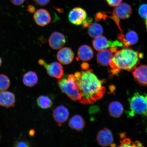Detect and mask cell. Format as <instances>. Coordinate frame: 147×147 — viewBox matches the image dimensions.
<instances>
[{
	"mask_svg": "<svg viewBox=\"0 0 147 147\" xmlns=\"http://www.w3.org/2000/svg\"><path fill=\"white\" fill-rule=\"evenodd\" d=\"M76 83L82 95L79 101L82 104L94 103L102 98L106 89L102 86L104 81L97 78L92 69L75 73Z\"/></svg>",
	"mask_w": 147,
	"mask_h": 147,
	"instance_id": "1",
	"label": "cell"
},
{
	"mask_svg": "<svg viewBox=\"0 0 147 147\" xmlns=\"http://www.w3.org/2000/svg\"><path fill=\"white\" fill-rule=\"evenodd\" d=\"M142 55L137 51L127 47L117 50L109 62V65L112 69L111 73L115 75L121 70L133 71L139 63Z\"/></svg>",
	"mask_w": 147,
	"mask_h": 147,
	"instance_id": "2",
	"label": "cell"
},
{
	"mask_svg": "<svg viewBox=\"0 0 147 147\" xmlns=\"http://www.w3.org/2000/svg\"><path fill=\"white\" fill-rule=\"evenodd\" d=\"M130 109L128 114L133 117L136 114L147 116V95L136 92L129 100Z\"/></svg>",
	"mask_w": 147,
	"mask_h": 147,
	"instance_id": "3",
	"label": "cell"
},
{
	"mask_svg": "<svg viewBox=\"0 0 147 147\" xmlns=\"http://www.w3.org/2000/svg\"><path fill=\"white\" fill-rule=\"evenodd\" d=\"M75 75H69L67 78H62L58 82L59 86L62 92L73 101L79 100L82 95L75 82Z\"/></svg>",
	"mask_w": 147,
	"mask_h": 147,
	"instance_id": "4",
	"label": "cell"
},
{
	"mask_svg": "<svg viewBox=\"0 0 147 147\" xmlns=\"http://www.w3.org/2000/svg\"><path fill=\"white\" fill-rule=\"evenodd\" d=\"M132 8L130 5L126 3H121L115 7L111 16L107 17L113 20L122 33L123 31L119 25V20L127 19L132 14Z\"/></svg>",
	"mask_w": 147,
	"mask_h": 147,
	"instance_id": "5",
	"label": "cell"
},
{
	"mask_svg": "<svg viewBox=\"0 0 147 147\" xmlns=\"http://www.w3.org/2000/svg\"><path fill=\"white\" fill-rule=\"evenodd\" d=\"M38 63L45 68L49 76L58 79L62 78L63 76V67L58 62H54L48 64L45 60L40 59L38 61Z\"/></svg>",
	"mask_w": 147,
	"mask_h": 147,
	"instance_id": "6",
	"label": "cell"
},
{
	"mask_svg": "<svg viewBox=\"0 0 147 147\" xmlns=\"http://www.w3.org/2000/svg\"><path fill=\"white\" fill-rule=\"evenodd\" d=\"M92 44L95 50L98 51L107 49L113 46L117 47H124L123 45L120 41L117 40L113 41L109 40L105 37L102 36L95 38L93 40Z\"/></svg>",
	"mask_w": 147,
	"mask_h": 147,
	"instance_id": "7",
	"label": "cell"
},
{
	"mask_svg": "<svg viewBox=\"0 0 147 147\" xmlns=\"http://www.w3.org/2000/svg\"><path fill=\"white\" fill-rule=\"evenodd\" d=\"M96 140L98 144L103 147L115 146L114 138L111 130L108 128L101 130L97 133Z\"/></svg>",
	"mask_w": 147,
	"mask_h": 147,
	"instance_id": "8",
	"label": "cell"
},
{
	"mask_svg": "<svg viewBox=\"0 0 147 147\" xmlns=\"http://www.w3.org/2000/svg\"><path fill=\"white\" fill-rule=\"evenodd\" d=\"M87 13L84 9L76 7L70 11L68 15L69 21L74 25H80L87 18Z\"/></svg>",
	"mask_w": 147,
	"mask_h": 147,
	"instance_id": "9",
	"label": "cell"
},
{
	"mask_svg": "<svg viewBox=\"0 0 147 147\" xmlns=\"http://www.w3.org/2000/svg\"><path fill=\"white\" fill-rule=\"evenodd\" d=\"M117 47H111L109 49H106L100 51L96 56V60L98 63L102 66L109 65V62L115 53L117 51Z\"/></svg>",
	"mask_w": 147,
	"mask_h": 147,
	"instance_id": "10",
	"label": "cell"
},
{
	"mask_svg": "<svg viewBox=\"0 0 147 147\" xmlns=\"http://www.w3.org/2000/svg\"><path fill=\"white\" fill-rule=\"evenodd\" d=\"M134 80L140 85L147 87V65L136 67L132 72Z\"/></svg>",
	"mask_w": 147,
	"mask_h": 147,
	"instance_id": "11",
	"label": "cell"
},
{
	"mask_svg": "<svg viewBox=\"0 0 147 147\" xmlns=\"http://www.w3.org/2000/svg\"><path fill=\"white\" fill-rule=\"evenodd\" d=\"M66 41L65 36L62 33L58 32H53L49 39V46L55 50L61 49L65 45Z\"/></svg>",
	"mask_w": 147,
	"mask_h": 147,
	"instance_id": "12",
	"label": "cell"
},
{
	"mask_svg": "<svg viewBox=\"0 0 147 147\" xmlns=\"http://www.w3.org/2000/svg\"><path fill=\"white\" fill-rule=\"evenodd\" d=\"M34 18L37 25L44 27L49 24L51 20L50 13L45 9H38L34 13Z\"/></svg>",
	"mask_w": 147,
	"mask_h": 147,
	"instance_id": "13",
	"label": "cell"
},
{
	"mask_svg": "<svg viewBox=\"0 0 147 147\" xmlns=\"http://www.w3.org/2000/svg\"><path fill=\"white\" fill-rule=\"evenodd\" d=\"M117 38L119 41L125 47L135 45L138 41L137 34L133 30L129 31L125 35H124L123 33H121L119 34Z\"/></svg>",
	"mask_w": 147,
	"mask_h": 147,
	"instance_id": "14",
	"label": "cell"
},
{
	"mask_svg": "<svg viewBox=\"0 0 147 147\" xmlns=\"http://www.w3.org/2000/svg\"><path fill=\"white\" fill-rule=\"evenodd\" d=\"M74 54L69 48L65 47L58 51L57 59L60 63L65 65L71 63L74 58Z\"/></svg>",
	"mask_w": 147,
	"mask_h": 147,
	"instance_id": "15",
	"label": "cell"
},
{
	"mask_svg": "<svg viewBox=\"0 0 147 147\" xmlns=\"http://www.w3.org/2000/svg\"><path fill=\"white\" fill-rule=\"evenodd\" d=\"M69 116L68 110L63 106H58L53 111V117L59 125L65 122L68 119Z\"/></svg>",
	"mask_w": 147,
	"mask_h": 147,
	"instance_id": "16",
	"label": "cell"
},
{
	"mask_svg": "<svg viewBox=\"0 0 147 147\" xmlns=\"http://www.w3.org/2000/svg\"><path fill=\"white\" fill-rule=\"evenodd\" d=\"M16 97L14 93L7 91L0 92V106L7 108L14 106Z\"/></svg>",
	"mask_w": 147,
	"mask_h": 147,
	"instance_id": "17",
	"label": "cell"
},
{
	"mask_svg": "<svg viewBox=\"0 0 147 147\" xmlns=\"http://www.w3.org/2000/svg\"><path fill=\"white\" fill-rule=\"evenodd\" d=\"M78 56L79 59L83 61H88L93 58V51L89 46L83 45L78 49Z\"/></svg>",
	"mask_w": 147,
	"mask_h": 147,
	"instance_id": "18",
	"label": "cell"
},
{
	"mask_svg": "<svg viewBox=\"0 0 147 147\" xmlns=\"http://www.w3.org/2000/svg\"><path fill=\"white\" fill-rule=\"evenodd\" d=\"M123 106L120 102L114 101L111 102L108 106V111L111 117L119 118L123 112Z\"/></svg>",
	"mask_w": 147,
	"mask_h": 147,
	"instance_id": "19",
	"label": "cell"
},
{
	"mask_svg": "<svg viewBox=\"0 0 147 147\" xmlns=\"http://www.w3.org/2000/svg\"><path fill=\"white\" fill-rule=\"evenodd\" d=\"M69 125L72 129L80 131L85 127V121L81 116L75 115L69 119Z\"/></svg>",
	"mask_w": 147,
	"mask_h": 147,
	"instance_id": "20",
	"label": "cell"
},
{
	"mask_svg": "<svg viewBox=\"0 0 147 147\" xmlns=\"http://www.w3.org/2000/svg\"><path fill=\"white\" fill-rule=\"evenodd\" d=\"M38 77L36 72L29 71L24 75L23 82L27 87H31L35 85L38 82Z\"/></svg>",
	"mask_w": 147,
	"mask_h": 147,
	"instance_id": "21",
	"label": "cell"
},
{
	"mask_svg": "<svg viewBox=\"0 0 147 147\" xmlns=\"http://www.w3.org/2000/svg\"><path fill=\"white\" fill-rule=\"evenodd\" d=\"M88 27V34L92 38H95L102 36L103 33V29L102 25L97 22L92 23Z\"/></svg>",
	"mask_w": 147,
	"mask_h": 147,
	"instance_id": "22",
	"label": "cell"
},
{
	"mask_svg": "<svg viewBox=\"0 0 147 147\" xmlns=\"http://www.w3.org/2000/svg\"><path fill=\"white\" fill-rule=\"evenodd\" d=\"M37 104L40 108L43 109H47L51 107L53 105L52 100L49 96L41 95L37 99Z\"/></svg>",
	"mask_w": 147,
	"mask_h": 147,
	"instance_id": "23",
	"label": "cell"
},
{
	"mask_svg": "<svg viewBox=\"0 0 147 147\" xmlns=\"http://www.w3.org/2000/svg\"><path fill=\"white\" fill-rule=\"evenodd\" d=\"M10 84V79L8 76L4 74H0V92L6 90Z\"/></svg>",
	"mask_w": 147,
	"mask_h": 147,
	"instance_id": "24",
	"label": "cell"
},
{
	"mask_svg": "<svg viewBox=\"0 0 147 147\" xmlns=\"http://www.w3.org/2000/svg\"><path fill=\"white\" fill-rule=\"evenodd\" d=\"M120 147H136L137 146L136 142H134L130 138L123 139L120 142Z\"/></svg>",
	"mask_w": 147,
	"mask_h": 147,
	"instance_id": "25",
	"label": "cell"
},
{
	"mask_svg": "<svg viewBox=\"0 0 147 147\" xmlns=\"http://www.w3.org/2000/svg\"><path fill=\"white\" fill-rule=\"evenodd\" d=\"M138 12L141 17L146 19L147 18V4L141 5L139 7Z\"/></svg>",
	"mask_w": 147,
	"mask_h": 147,
	"instance_id": "26",
	"label": "cell"
},
{
	"mask_svg": "<svg viewBox=\"0 0 147 147\" xmlns=\"http://www.w3.org/2000/svg\"><path fill=\"white\" fill-rule=\"evenodd\" d=\"M107 18V17L106 12H99L97 13L95 15V21L96 22H97L100 21L101 20L106 19Z\"/></svg>",
	"mask_w": 147,
	"mask_h": 147,
	"instance_id": "27",
	"label": "cell"
},
{
	"mask_svg": "<svg viewBox=\"0 0 147 147\" xmlns=\"http://www.w3.org/2000/svg\"><path fill=\"white\" fill-rule=\"evenodd\" d=\"M108 5L112 7H116L122 2V0H106Z\"/></svg>",
	"mask_w": 147,
	"mask_h": 147,
	"instance_id": "28",
	"label": "cell"
},
{
	"mask_svg": "<svg viewBox=\"0 0 147 147\" xmlns=\"http://www.w3.org/2000/svg\"><path fill=\"white\" fill-rule=\"evenodd\" d=\"M14 146L29 147L30 146V144H29V143L26 141H18L15 143Z\"/></svg>",
	"mask_w": 147,
	"mask_h": 147,
	"instance_id": "29",
	"label": "cell"
},
{
	"mask_svg": "<svg viewBox=\"0 0 147 147\" xmlns=\"http://www.w3.org/2000/svg\"><path fill=\"white\" fill-rule=\"evenodd\" d=\"M35 3L40 6H45L50 2L51 0H34Z\"/></svg>",
	"mask_w": 147,
	"mask_h": 147,
	"instance_id": "30",
	"label": "cell"
},
{
	"mask_svg": "<svg viewBox=\"0 0 147 147\" xmlns=\"http://www.w3.org/2000/svg\"><path fill=\"white\" fill-rule=\"evenodd\" d=\"M92 20L93 19L91 18H88L86 19L82 24L83 28H85L89 27L92 24Z\"/></svg>",
	"mask_w": 147,
	"mask_h": 147,
	"instance_id": "31",
	"label": "cell"
},
{
	"mask_svg": "<svg viewBox=\"0 0 147 147\" xmlns=\"http://www.w3.org/2000/svg\"><path fill=\"white\" fill-rule=\"evenodd\" d=\"M28 11L31 14L34 13L36 11L35 6L32 5H29L27 7Z\"/></svg>",
	"mask_w": 147,
	"mask_h": 147,
	"instance_id": "32",
	"label": "cell"
},
{
	"mask_svg": "<svg viewBox=\"0 0 147 147\" xmlns=\"http://www.w3.org/2000/svg\"><path fill=\"white\" fill-rule=\"evenodd\" d=\"M11 3L16 5H20L23 4L25 0H10Z\"/></svg>",
	"mask_w": 147,
	"mask_h": 147,
	"instance_id": "33",
	"label": "cell"
},
{
	"mask_svg": "<svg viewBox=\"0 0 147 147\" xmlns=\"http://www.w3.org/2000/svg\"><path fill=\"white\" fill-rule=\"evenodd\" d=\"M98 110L99 108L98 107L93 106L90 108L89 112L90 114L95 113L98 111Z\"/></svg>",
	"mask_w": 147,
	"mask_h": 147,
	"instance_id": "34",
	"label": "cell"
},
{
	"mask_svg": "<svg viewBox=\"0 0 147 147\" xmlns=\"http://www.w3.org/2000/svg\"><path fill=\"white\" fill-rule=\"evenodd\" d=\"M81 67L82 69L84 70H87L89 69L90 65L89 64L86 62H84L81 64Z\"/></svg>",
	"mask_w": 147,
	"mask_h": 147,
	"instance_id": "35",
	"label": "cell"
},
{
	"mask_svg": "<svg viewBox=\"0 0 147 147\" xmlns=\"http://www.w3.org/2000/svg\"><path fill=\"white\" fill-rule=\"evenodd\" d=\"M145 23H146V26L147 29V18L146 19V21H145Z\"/></svg>",
	"mask_w": 147,
	"mask_h": 147,
	"instance_id": "36",
	"label": "cell"
},
{
	"mask_svg": "<svg viewBox=\"0 0 147 147\" xmlns=\"http://www.w3.org/2000/svg\"><path fill=\"white\" fill-rule=\"evenodd\" d=\"M2 63V60L1 57H0V67H1V64Z\"/></svg>",
	"mask_w": 147,
	"mask_h": 147,
	"instance_id": "37",
	"label": "cell"
}]
</instances>
